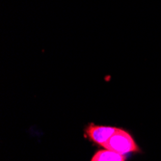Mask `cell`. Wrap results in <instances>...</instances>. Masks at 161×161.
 Listing matches in <instances>:
<instances>
[{"label": "cell", "instance_id": "6da1fadb", "mask_svg": "<svg viewBox=\"0 0 161 161\" xmlns=\"http://www.w3.org/2000/svg\"><path fill=\"white\" fill-rule=\"evenodd\" d=\"M102 147L125 156L128 153L139 152V148L133 137L126 130L122 128H117L116 132Z\"/></svg>", "mask_w": 161, "mask_h": 161}, {"label": "cell", "instance_id": "7a4b0ae2", "mask_svg": "<svg viewBox=\"0 0 161 161\" xmlns=\"http://www.w3.org/2000/svg\"><path fill=\"white\" fill-rule=\"evenodd\" d=\"M117 127L109 125H97L91 124L87 126L85 133L86 136L94 143L103 146L116 132Z\"/></svg>", "mask_w": 161, "mask_h": 161}, {"label": "cell", "instance_id": "3957f363", "mask_svg": "<svg viewBox=\"0 0 161 161\" xmlns=\"http://www.w3.org/2000/svg\"><path fill=\"white\" fill-rule=\"evenodd\" d=\"M91 161H125V156L113 151L103 149L97 151L91 158Z\"/></svg>", "mask_w": 161, "mask_h": 161}]
</instances>
